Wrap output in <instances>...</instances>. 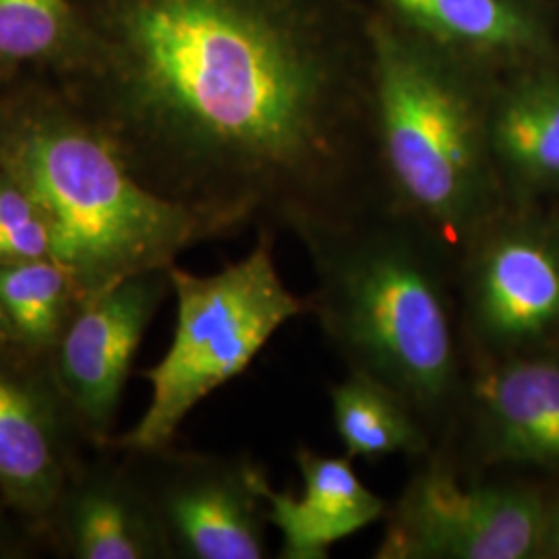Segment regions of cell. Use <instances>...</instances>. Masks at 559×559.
<instances>
[{
    "label": "cell",
    "instance_id": "cell-1",
    "mask_svg": "<svg viewBox=\"0 0 559 559\" xmlns=\"http://www.w3.org/2000/svg\"><path fill=\"white\" fill-rule=\"evenodd\" d=\"M120 41L119 73L85 117L150 189L221 239L251 224L300 237L353 212L323 187L338 160L336 92L258 2L131 0Z\"/></svg>",
    "mask_w": 559,
    "mask_h": 559
},
{
    "label": "cell",
    "instance_id": "cell-2",
    "mask_svg": "<svg viewBox=\"0 0 559 559\" xmlns=\"http://www.w3.org/2000/svg\"><path fill=\"white\" fill-rule=\"evenodd\" d=\"M299 240L316 278L309 316L330 346L348 371L399 392L433 443L448 445L468 388L454 251L388 200L367 201Z\"/></svg>",
    "mask_w": 559,
    "mask_h": 559
},
{
    "label": "cell",
    "instance_id": "cell-3",
    "mask_svg": "<svg viewBox=\"0 0 559 559\" xmlns=\"http://www.w3.org/2000/svg\"><path fill=\"white\" fill-rule=\"evenodd\" d=\"M0 170L40 210L52 260L83 302L221 239L198 212L150 189L94 120L60 102L0 100Z\"/></svg>",
    "mask_w": 559,
    "mask_h": 559
},
{
    "label": "cell",
    "instance_id": "cell-4",
    "mask_svg": "<svg viewBox=\"0 0 559 559\" xmlns=\"http://www.w3.org/2000/svg\"><path fill=\"white\" fill-rule=\"evenodd\" d=\"M489 102L433 59L378 32L373 131L385 200L454 255L506 203L489 147Z\"/></svg>",
    "mask_w": 559,
    "mask_h": 559
},
{
    "label": "cell",
    "instance_id": "cell-5",
    "mask_svg": "<svg viewBox=\"0 0 559 559\" xmlns=\"http://www.w3.org/2000/svg\"><path fill=\"white\" fill-rule=\"evenodd\" d=\"M270 233H258L253 249L221 272L198 276L177 263L168 270L177 299L170 348L143 378L152 385L150 406L138 425L108 441L124 454L168 448L191 411L253 362L288 321L309 316V300L288 290L274 261Z\"/></svg>",
    "mask_w": 559,
    "mask_h": 559
},
{
    "label": "cell",
    "instance_id": "cell-6",
    "mask_svg": "<svg viewBox=\"0 0 559 559\" xmlns=\"http://www.w3.org/2000/svg\"><path fill=\"white\" fill-rule=\"evenodd\" d=\"M468 371L559 344V216L506 201L456 255Z\"/></svg>",
    "mask_w": 559,
    "mask_h": 559
},
{
    "label": "cell",
    "instance_id": "cell-7",
    "mask_svg": "<svg viewBox=\"0 0 559 559\" xmlns=\"http://www.w3.org/2000/svg\"><path fill=\"white\" fill-rule=\"evenodd\" d=\"M547 498L537 487L466 473L443 448L417 459L385 512L376 559L540 558Z\"/></svg>",
    "mask_w": 559,
    "mask_h": 559
},
{
    "label": "cell",
    "instance_id": "cell-8",
    "mask_svg": "<svg viewBox=\"0 0 559 559\" xmlns=\"http://www.w3.org/2000/svg\"><path fill=\"white\" fill-rule=\"evenodd\" d=\"M129 464L152 503L173 558L267 556L265 473L249 459L177 452L170 445L131 454Z\"/></svg>",
    "mask_w": 559,
    "mask_h": 559
},
{
    "label": "cell",
    "instance_id": "cell-9",
    "mask_svg": "<svg viewBox=\"0 0 559 559\" xmlns=\"http://www.w3.org/2000/svg\"><path fill=\"white\" fill-rule=\"evenodd\" d=\"M436 448L475 475L491 466L559 475V344L473 367L456 431Z\"/></svg>",
    "mask_w": 559,
    "mask_h": 559
},
{
    "label": "cell",
    "instance_id": "cell-10",
    "mask_svg": "<svg viewBox=\"0 0 559 559\" xmlns=\"http://www.w3.org/2000/svg\"><path fill=\"white\" fill-rule=\"evenodd\" d=\"M81 436L48 359L0 344V493L34 535L81 466Z\"/></svg>",
    "mask_w": 559,
    "mask_h": 559
},
{
    "label": "cell",
    "instance_id": "cell-11",
    "mask_svg": "<svg viewBox=\"0 0 559 559\" xmlns=\"http://www.w3.org/2000/svg\"><path fill=\"white\" fill-rule=\"evenodd\" d=\"M168 270L122 280L83 302L48 357L62 399L94 443L110 441L120 394L143 334L173 290Z\"/></svg>",
    "mask_w": 559,
    "mask_h": 559
},
{
    "label": "cell",
    "instance_id": "cell-12",
    "mask_svg": "<svg viewBox=\"0 0 559 559\" xmlns=\"http://www.w3.org/2000/svg\"><path fill=\"white\" fill-rule=\"evenodd\" d=\"M41 537L75 559H173L131 464L80 466Z\"/></svg>",
    "mask_w": 559,
    "mask_h": 559
},
{
    "label": "cell",
    "instance_id": "cell-13",
    "mask_svg": "<svg viewBox=\"0 0 559 559\" xmlns=\"http://www.w3.org/2000/svg\"><path fill=\"white\" fill-rule=\"evenodd\" d=\"M299 498L260 483L267 522L280 533V558L325 559L340 540L385 519L388 503L359 479L350 456H323L299 445Z\"/></svg>",
    "mask_w": 559,
    "mask_h": 559
},
{
    "label": "cell",
    "instance_id": "cell-14",
    "mask_svg": "<svg viewBox=\"0 0 559 559\" xmlns=\"http://www.w3.org/2000/svg\"><path fill=\"white\" fill-rule=\"evenodd\" d=\"M489 147L506 201L559 193V69H522L489 102Z\"/></svg>",
    "mask_w": 559,
    "mask_h": 559
},
{
    "label": "cell",
    "instance_id": "cell-15",
    "mask_svg": "<svg viewBox=\"0 0 559 559\" xmlns=\"http://www.w3.org/2000/svg\"><path fill=\"white\" fill-rule=\"evenodd\" d=\"M443 41L531 64L551 59V29L526 0H385Z\"/></svg>",
    "mask_w": 559,
    "mask_h": 559
},
{
    "label": "cell",
    "instance_id": "cell-16",
    "mask_svg": "<svg viewBox=\"0 0 559 559\" xmlns=\"http://www.w3.org/2000/svg\"><path fill=\"white\" fill-rule=\"evenodd\" d=\"M332 419L344 454L378 462L390 456L417 460L433 450V438L406 400L359 371L330 385Z\"/></svg>",
    "mask_w": 559,
    "mask_h": 559
},
{
    "label": "cell",
    "instance_id": "cell-17",
    "mask_svg": "<svg viewBox=\"0 0 559 559\" xmlns=\"http://www.w3.org/2000/svg\"><path fill=\"white\" fill-rule=\"evenodd\" d=\"M81 305L78 284L57 261L0 263V307L23 353L48 359Z\"/></svg>",
    "mask_w": 559,
    "mask_h": 559
},
{
    "label": "cell",
    "instance_id": "cell-18",
    "mask_svg": "<svg viewBox=\"0 0 559 559\" xmlns=\"http://www.w3.org/2000/svg\"><path fill=\"white\" fill-rule=\"evenodd\" d=\"M73 36L67 0H0V67L55 59Z\"/></svg>",
    "mask_w": 559,
    "mask_h": 559
},
{
    "label": "cell",
    "instance_id": "cell-19",
    "mask_svg": "<svg viewBox=\"0 0 559 559\" xmlns=\"http://www.w3.org/2000/svg\"><path fill=\"white\" fill-rule=\"evenodd\" d=\"M52 260V237L36 203L0 170V263Z\"/></svg>",
    "mask_w": 559,
    "mask_h": 559
},
{
    "label": "cell",
    "instance_id": "cell-20",
    "mask_svg": "<svg viewBox=\"0 0 559 559\" xmlns=\"http://www.w3.org/2000/svg\"><path fill=\"white\" fill-rule=\"evenodd\" d=\"M23 535H34L0 493V556H15L23 549Z\"/></svg>",
    "mask_w": 559,
    "mask_h": 559
},
{
    "label": "cell",
    "instance_id": "cell-21",
    "mask_svg": "<svg viewBox=\"0 0 559 559\" xmlns=\"http://www.w3.org/2000/svg\"><path fill=\"white\" fill-rule=\"evenodd\" d=\"M540 558L559 559V498L547 500Z\"/></svg>",
    "mask_w": 559,
    "mask_h": 559
},
{
    "label": "cell",
    "instance_id": "cell-22",
    "mask_svg": "<svg viewBox=\"0 0 559 559\" xmlns=\"http://www.w3.org/2000/svg\"><path fill=\"white\" fill-rule=\"evenodd\" d=\"M0 344L4 346H15V334L11 330V323L7 320L2 307H0Z\"/></svg>",
    "mask_w": 559,
    "mask_h": 559
}]
</instances>
